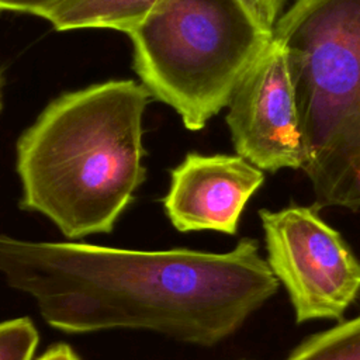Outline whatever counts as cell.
<instances>
[{"label": "cell", "mask_w": 360, "mask_h": 360, "mask_svg": "<svg viewBox=\"0 0 360 360\" xmlns=\"http://www.w3.org/2000/svg\"><path fill=\"white\" fill-rule=\"evenodd\" d=\"M150 91L111 80L53 100L17 142L20 207L69 239L111 232L145 181L142 115Z\"/></svg>", "instance_id": "cell-2"}, {"label": "cell", "mask_w": 360, "mask_h": 360, "mask_svg": "<svg viewBox=\"0 0 360 360\" xmlns=\"http://www.w3.org/2000/svg\"><path fill=\"white\" fill-rule=\"evenodd\" d=\"M58 0H0V11H17L39 15Z\"/></svg>", "instance_id": "cell-12"}, {"label": "cell", "mask_w": 360, "mask_h": 360, "mask_svg": "<svg viewBox=\"0 0 360 360\" xmlns=\"http://www.w3.org/2000/svg\"><path fill=\"white\" fill-rule=\"evenodd\" d=\"M263 181V170L239 155L187 153L172 170L165 212L180 232L235 235L245 205Z\"/></svg>", "instance_id": "cell-7"}, {"label": "cell", "mask_w": 360, "mask_h": 360, "mask_svg": "<svg viewBox=\"0 0 360 360\" xmlns=\"http://www.w3.org/2000/svg\"><path fill=\"white\" fill-rule=\"evenodd\" d=\"M236 153L262 170L301 169L302 134L287 49L276 37L246 70L228 103Z\"/></svg>", "instance_id": "cell-6"}, {"label": "cell", "mask_w": 360, "mask_h": 360, "mask_svg": "<svg viewBox=\"0 0 360 360\" xmlns=\"http://www.w3.org/2000/svg\"><path fill=\"white\" fill-rule=\"evenodd\" d=\"M0 274L34 298L48 325L84 333L146 329L212 346L278 290L256 239L226 253L31 242L0 233Z\"/></svg>", "instance_id": "cell-1"}, {"label": "cell", "mask_w": 360, "mask_h": 360, "mask_svg": "<svg viewBox=\"0 0 360 360\" xmlns=\"http://www.w3.org/2000/svg\"><path fill=\"white\" fill-rule=\"evenodd\" d=\"M1 84H3V80H1V76H0V108H1Z\"/></svg>", "instance_id": "cell-14"}, {"label": "cell", "mask_w": 360, "mask_h": 360, "mask_svg": "<svg viewBox=\"0 0 360 360\" xmlns=\"http://www.w3.org/2000/svg\"><path fill=\"white\" fill-rule=\"evenodd\" d=\"M38 360H80L70 346L59 343L48 349Z\"/></svg>", "instance_id": "cell-13"}, {"label": "cell", "mask_w": 360, "mask_h": 360, "mask_svg": "<svg viewBox=\"0 0 360 360\" xmlns=\"http://www.w3.org/2000/svg\"><path fill=\"white\" fill-rule=\"evenodd\" d=\"M159 0H58L39 17L55 30L112 28L129 34L153 10Z\"/></svg>", "instance_id": "cell-8"}, {"label": "cell", "mask_w": 360, "mask_h": 360, "mask_svg": "<svg viewBox=\"0 0 360 360\" xmlns=\"http://www.w3.org/2000/svg\"><path fill=\"white\" fill-rule=\"evenodd\" d=\"M38 345V330L30 318L0 322V360H31Z\"/></svg>", "instance_id": "cell-10"}, {"label": "cell", "mask_w": 360, "mask_h": 360, "mask_svg": "<svg viewBox=\"0 0 360 360\" xmlns=\"http://www.w3.org/2000/svg\"><path fill=\"white\" fill-rule=\"evenodd\" d=\"M128 37L142 84L198 131L228 105L273 34L239 0H159Z\"/></svg>", "instance_id": "cell-4"}, {"label": "cell", "mask_w": 360, "mask_h": 360, "mask_svg": "<svg viewBox=\"0 0 360 360\" xmlns=\"http://www.w3.org/2000/svg\"><path fill=\"white\" fill-rule=\"evenodd\" d=\"M285 360H360V315L309 336Z\"/></svg>", "instance_id": "cell-9"}, {"label": "cell", "mask_w": 360, "mask_h": 360, "mask_svg": "<svg viewBox=\"0 0 360 360\" xmlns=\"http://www.w3.org/2000/svg\"><path fill=\"white\" fill-rule=\"evenodd\" d=\"M273 37L287 49L314 208L360 207V0H294Z\"/></svg>", "instance_id": "cell-3"}, {"label": "cell", "mask_w": 360, "mask_h": 360, "mask_svg": "<svg viewBox=\"0 0 360 360\" xmlns=\"http://www.w3.org/2000/svg\"><path fill=\"white\" fill-rule=\"evenodd\" d=\"M267 263L285 287L298 323L340 319L360 292V262L314 207L260 210Z\"/></svg>", "instance_id": "cell-5"}, {"label": "cell", "mask_w": 360, "mask_h": 360, "mask_svg": "<svg viewBox=\"0 0 360 360\" xmlns=\"http://www.w3.org/2000/svg\"><path fill=\"white\" fill-rule=\"evenodd\" d=\"M250 13L256 22L266 31L273 34V30L283 15V8L287 0H239Z\"/></svg>", "instance_id": "cell-11"}]
</instances>
